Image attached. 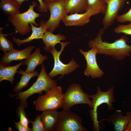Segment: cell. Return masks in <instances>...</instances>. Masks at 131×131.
Wrapping results in <instances>:
<instances>
[{
	"label": "cell",
	"instance_id": "cell-1",
	"mask_svg": "<svg viewBox=\"0 0 131 131\" xmlns=\"http://www.w3.org/2000/svg\"><path fill=\"white\" fill-rule=\"evenodd\" d=\"M104 31L103 28L100 29L96 36L89 41V48H95L97 55H105L119 60L124 59L126 57L131 55V45L127 43L128 38L126 35L121 36L113 42L109 43L102 40V36Z\"/></svg>",
	"mask_w": 131,
	"mask_h": 131
},
{
	"label": "cell",
	"instance_id": "cell-2",
	"mask_svg": "<svg viewBox=\"0 0 131 131\" xmlns=\"http://www.w3.org/2000/svg\"><path fill=\"white\" fill-rule=\"evenodd\" d=\"M41 65L40 73L38 76L36 81L31 86L25 91L9 95L11 97L18 96L15 98L20 100V105L23 106L25 108L27 106L26 101L29 96L36 93L41 95L43 91L46 93L57 85L56 81L52 79L47 74L44 65L43 63Z\"/></svg>",
	"mask_w": 131,
	"mask_h": 131
},
{
	"label": "cell",
	"instance_id": "cell-3",
	"mask_svg": "<svg viewBox=\"0 0 131 131\" xmlns=\"http://www.w3.org/2000/svg\"><path fill=\"white\" fill-rule=\"evenodd\" d=\"M38 6L36 1H33L26 11L9 16L8 20L15 27L14 31L16 33L24 35L32 31L31 27L29 25L30 24L33 23L36 27L38 26L35 19L41 14L37 13L34 10V8Z\"/></svg>",
	"mask_w": 131,
	"mask_h": 131
},
{
	"label": "cell",
	"instance_id": "cell-4",
	"mask_svg": "<svg viewBox=\"0 0 131 131\" xmlns=\"http://www.w3.org/2000/svg\"><path fill=\"white\" fill-rule=\"evenodd\" d=\"M97 91L95 94L90 95V98L92 99V108L89 111L91 120L93 124V130L94 131H99L101 126L99 121L98 119L97 109L98 107L103 103H106L108 105V110H115L113 107L112 104L116 101L114 98L113 87H111L107 91L103 92L100 88H97Z\"/></svg>",
	"mask_w": 131,
	"mask_h": 131
},
{
	"label": "cell",
	"instance_id": "cell-5",
	"mask_svg": "<svg viewBox=\"0 0 131 131\" xmlns=\"http://www.w3.org/2000/svg\"><path fill=\"white\" fill-rule=\"evenodd\" d=\"M63 98L62 88L57 85L45 94L39 96L33 104L36 111L56 110L62 107Z\"/></svg>",
	"mask_w": 131,
	"mask_h": 131
},
{
	"label": "cell",
	"instance_id": "cell-6",
	"mask_svg": "<svg viewBox=\"0 0 131 131\" xmlns=\"http://www.w3.org/2000/svg\"><path fill=\"white\" fill-rule=\"evenodd\" d=\"M90 98V95L84 92L79 84H73L63 94V110H70L72 106L78 104H87L91 109L92 102Z\"/></svg>",
	"mask_w": 131,
	"mask_h": 131
},
{
	"label": "cell",
	"instance_id": "cell-7",
	"mask_svg": "<svg viewBox=\"0 0 131 131\" xmlns=\"http://www.w3.org/2000/svg\"><path fill=\"white\" fill-rule=\"evenodd\" d=\"M81 118L70 110L59 112L58 119L53 131H87V128L82 125Z\"/></svg>",
	"mask_w": 131,
	"mask_h": 131
},
{
	"label": "cell",
	"instance_id": "cell-8",
	"mask_svg": "<svg viewBox=\"0 0 131 131\" xmlns=\"http://www.w3.org/2000/svg\"><path fill=\"white\" fill-rule=\"evenodd\" d=\"M70 42H61V48L59 51L55 48L50 47L48 49V51L52 54L54 60L53 68L48 74L51 78H52L57 75L60 74L62 75L60 79L65 74H70L79 67V65L74 61V58L67 64L63 63L60 59V55L64 50L65 47Z\"/></svg>",
	"mask_w": 131,
	"mask_h": 131
},
{
	"label": "cell",
	"instance_id": "cell-9",
	"mask_svg": "<svg viewBox=\"0 0 131 131\" xmlns=\"http://www.w3.org/2000/svg\"><path fill=\"white\" fill-rule=\"evenodd\" d=\"M65 0L46 4L50 13L49 19L45 22L48 31L53 32L58 27L61 21L68 15L65 9Z\"/></svg>",
	"mask_w": 131,
	"mask_h": 131
},
{
	"label": "cell",
	"instance_id": "cell-10",
	"mask_svg": "<svg viewBox=\"0 0 131 131\" xmlns=\"http://www.w3.org/2000/svg\"><path fill=\"white\" fill-rule=\"evenodd\" d=\"M79 51L84 57L86 62V67L84 71V74L88 77L90 76L93 78L101 77L104 73L100 68L97 63L96 49L93 47L88 51H85L81 49H79Z\"/></svg>",
	"mask_w": 131,
	"mask_h": 131
},
{
	"label": "cell",
	"instance_id": "cell-11",
	"mask_svg": "<svg viewBox=\"0 0 131 131\" xmlns=\"http://www.w3.org/2000/svg\"><path fill=\"white\" fill-rule=\"evenodd\" d=\"M127 0H106L107 10L102 20L103 28L105 30L114 23L119 16V12L123 8Z\"/></svg>",
	"mask_w": 131,
	"mask_h": 131
},
{
	"label": "cell",
	"instance_id": "cell-12",
	"mask_svg": "<svg viewBox=\"0 0 131 131\" xmlns=\"http://www.w3.org/2000/svg\"><path fill=\"white\" fill-rule=\"evenodd\" d=\"M35 47L34 46L30 45L21 50H18L14 49L8 52L4 53L1 58L0 65L7 66L13 61L21 60L28 59Z\"/></svg>",
	"mask_w": 131,
	"mask_h": 131
},
{
	"label": "cell",
	"instance_id": "cell-13",
	"mask_svg": "<svg viewBox=\"0 0 131 131\" xmlns=\"http://www.w3.org/2000/svg\"><path fill=\"white\" fill-rule=\"evenodd\" d=\"M95 15L94 12L88 10L83 13H76L67 15L62 21L66 26H82L89 22L91 17Z\"/></svg>",
	"mask_w": 131,
	"mask_h": 131
},
{
	"label": "cell",
	"instance_id": "cell-14",
	"mask_svg": "<svg viewBox=\"0 0 131 131\" xmlns=\"http://www.w3.org/2000/svg\"><path fill=\"white\" fill-rule=\"evenodd\" d=\"M131 119V112H126V115L123 116L120 110H115V113L108 117L107 122L113 126L115 131H125Z\"/></svg>",
	"mask_w": 131,
	"mask_h": 131
},
{
	"label": "cell",
	"instance_id": "cell-15",
	"mask_svg": "<svg viewBox=\"0 0 131 131\" xmlns=\"http://www.w3.org/2000/svg\"><path fill=\"white\" fill-rule=\"evenodd\" d=\"M29 25L31 27L32 31L30 36L23 40L16 38L15 36L13 37V42H16L18 46H20L23 44L29 43L34 39H42L44 33L47 31V27L43 20L40 22V26L39 27H37L33 23H31Z\"/></svg>",
	"mask_w": 131,
	"mask_h": 131
},
{
	"label": "cell",
	"instance_id": "cell-16",
	"mask_svg": "<svg viewBox=\"0 0 131 131\" xmlns=\"http://www.w3.org/2000/svg\"><path fill=\"white\" fill-rule=\"evenodd\" d=\"M41 50L40 48H36L35 51L31 54L28 59L23 61L24 64L27 66L25 70L26 72L30 73L34 71L38 66L42 64L44 61L47 59V56L42 55Z\"/></svg>",
	"mask_w": 131,
	"mask_h": 131
},
{
	"label": "cell",
	"instance_id": "cell-17",
	"mask_svg": "<svg viewBox=\"0 0 131 131\" xmlns=\"http://www.w3.org/2000/svg\"><path fill=\"white\" fill-rule=\"evenodd\" d=\"M59 113L56 110L43 111L40 116L46 131H53L58 119Z\"/></svg>",
	"mask_w": 131,
	"mask_h": 131
},
{
	"label": "cell",
	"instance_id": "cell-18",
	"mask_svg": "<svg viewBox=\"0 0 131 131\" xmlns=\"http://www.w3.org/2000/svg\"><path fill=\"white\" fill-rule=\"evenodd\" d=\"M87 0H65V8L68 14L80 13L86 10Z\"/></svg>",
	"mask_w": 131,
	"mask_h": 131
},
{
	"label": "cell",
	"instance_id": "cell-19",
	"mask_svg": "<svg viewBox=\"0 0 131 131\" xmlns=\"http://www.w3.org/2000/svg\"><path fill=\"white\" fill-rule=\"evenodd\" d=\"M24 64V62H22L13 66L9 65L5 66L0 65V82L4 80H7L13 84L14 76L17 73V69L20 66Z\"/></svg>",
	"mask_w": 131,
	"mask_h": 131
},
{
	"label": "cell",
	"instance_id": "cell-20",
	"mask_svg": "<svg viewBox=\"0 0 131 131\" xmlns=\"http://www.w3.org/2000/svg\"><path fill=\"white\" fill-rule=\"evenodd\" d=\"M66 36L60 34L55 35L53 33L48 31H46L44 34L42 39L45 46L44 49L48 51L50 47L55 48V45L58 43H60V41L65 40Z\"/></svg>",
	"mask_w": 131,
	"mask_h": 131
},
{
	"label": "cell",
	"instance_id": "cell-21",
	"mask_svg": "<svg viewBox=\"0 0 131 131\" xmlns=\"http://www.w3.org/2000/svg\"><path fill=\"white\" fill-rule=\"evenodd\" d=\"M18 74H21L22 76L19 81L14 87L13 91L17 93L21 92L22 89L26 87L31 79L35 76H38L39 73L37 71H35L30 73H28L21 70L17 71Z\"/></svg>",
	"mask_w": 131,
	"mask_h": 131
},
{
	"label": "cell",
	"instance_id": "cell-22",
	"mask_svg": "<svg viewBox=\"0 0 131 131\" xmlns=\"http://www.w3.org/2000/svg\"><path fill=\"white\" fill-rule=\"evenodd\" d=\"M20 7L15 0H4L0 2V9L6 15H13L20 13Z\"/></svg>",
	"mask_w": 131,
	"mask_h": 131
},
{
	"label": "cell",
	"instance_id": "cell-23",
	"mask_svg": "<svg viewBox=\"0 0 131 131\" xmlns=\"http://www.w3.org/2000/svg\"><path fill=\"white\" fill-rule=\"evenodd\" d=\"M107 8L106 0H87L86 11L90 10L95 13L96 14L101 13L105 15Z\"/></svg>",
	"mask_w": 131,
	"mask_h": 131
},
{
	"label": "cell",
	"instance_id": "cell-24",
	"mask_svg": "<svg viewBox=\"0 0 131 131\" xmlns=\"http://www.w3.org/2000/svg\"><path fill=\"white\" fill-rule=\"evenodd\" d=\"M3 28L0 27V49L4 53L9 51L14 48L12 43L2 33Z\"/></svg>",
	"mask_w": 131,
	"mask_h": 131
},
{
	"label": "cell",
	"instance_id": "cell-25",
	"mask_svg": "<svg viewBox=\"0 0 131 131\" xmlns=\"http://www.w3.org/2000/svg\"><path fill=\"white\" fill-rule=\"evenodd\" d=\"M25 108L23 106L20 105L17 108L16 113L19 118V121L25 127L28 128V124L30 123V120L27 117L25 111Z\"/></svg>",
	"mask_w": 131,
	"mask_h": 131
},
{
	"label": "cell",
	"instance_id": "cell-26",
	"mask_svg": "<svg viewBox=\"0 0 131 131\" xmlns=\"http://www.w3.org/2000/svg\"><path fill=\"white\" fill-rule=\"evenodd\" d=\"M32 125V131H46L41 116L38 115L34 121H30Z\"/></svg>",
	"mask_w": 131,
	"mask_h": 131
},
{
	"label": "cell",
	"instance_id": "cell-27",
	"mask_svg": "<svg viewBox=\"0 0 131 131\" xmlns=\"http://www.w3.org/2000/svg\"><path fill=\"white\" fill-rule=\"evenodd\" d=\"M114 31L118 34L123 33L125 35H131V23L128 25H118L114 29Z\"/></svg>",
	"mask_w": 131,
	"mask_h": 131
},
{
	"label": "cell",
	"instance_id": "cell-28",
	"mask_svg": "<svg viewBox=\"0 0 131 131\" xmlns=\"http://www.w3.org/2000/svg\"><path fill=\"white\" fill-rule=\"evenodd\" d=\"M118 22L123 23L128 21L131 23V8L126 13L119 15L117 18Z\"/></svg>",
	"mask_w": 131,
	"mask_h": 131
},
{
	"label": "cell",
	"instance_id": "cell-29",
	"mask_svg": "<svg viewBox=\"0 0 131 131\" xmlns=\"http://www.w3.org/2000/svg\"><path fill=\"white\" fill-rule=\"evenodd\" d=\"M14 124L16 129H17L19 131H32V128L25 127L19 121L18 122L14 121Z\"/></svg>",
	"mask_w": 131,
	"mask_h": 131
},
{
	"label": "cell",
	"instance_id": "cell-30",
	"mask_svg": "<svg viewBox=\"0 0 131 131\" xmlns=\"http://www.w3.org/2000/svg\"><path fill=\"white\" fill-rule=\"evenodd\" d=\"M39 3V5H38V10L41 12H46L48 11L47 6L43 1V0H38Z\"/></svg>",
	"mask_w": 131,
	"mask_h": 131
},
{
	"label": "cell",
	"instance_id": "cell-31",
	"mask_svg": "<svg viewBox=\"0 0 131 131\" xmlns=\"http://www.w3.org/2000/svg\"><path fill=\"white\" fill-rule=\"evenodd\" d=\"M125 131H131V119L129 121L126 127Z\"/></svg>",
	"mask_w": 131,
	"mask_h": 131
},
{
	"label": "cell",
	"instance_id": "cell-32",
	"mask_svg": "<svg viewBox=\"0 0 131 131\" xmlns=\"http://www.w3.org/2000/svg\"><path fill=\"white\" fill-rule=\"evenodd\" d=\"M63 0H43V2L45 4L58 1Z\"/></svg>",
	"mask_w": 131,
	"mask_h": 131
},
{
	"label": "cell",
	"instance_id": "cell-33",
	"mask_svg": "<svg viewBox=\"0 0 131 131\" xmlns=\"http://www.w3.org/2000/svg\"><path fill=\"white\" fill-rule=\"evenodd\" d=\"M18 3L19 5L21 6L23 2L25 1H28L29 0H15Z\"/></svg>",
	"mask_w": 131,
	"mask_h": 131
},
{
	"label": "cell",
	"instance_id": "cell-34",
	"mask_svg": "<svg viewBox=\"0 0 131 131\" xmlns=\"http://www.w3.org/2000/svg\"><path fill=\"white\" fill-rule=\"evenodd\" d=\"M1 1H2V0H1Z\"/></svg>",
	"mask_w": 131,
	"mask_h": 131
}]
</instances>
